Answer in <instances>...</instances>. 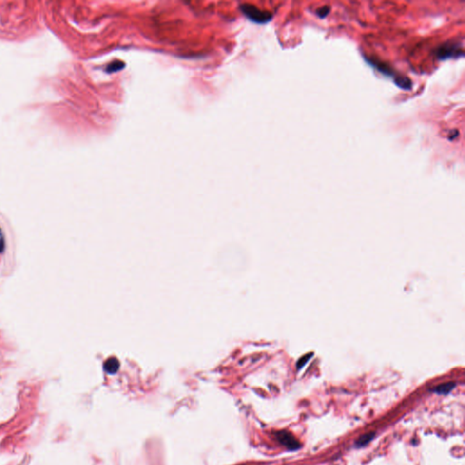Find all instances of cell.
<instances>
[{
  "mask_svg": "<svg viewBox=\"0 0 465 465\" xmlns=\"http://www.w3.org/2000/svg\"><path fill=\"white\" fill-rule=\"evenodd\" d=\"M366 60L369 65H371L372 67L376 68L381 73L386 75L389 78H392L395 85L397 87L402 88V89H405V90H411L412 89V81L409 79L408 78H406V77L397 76V74L395 73L388 65H386V64L379 61V60L372 59V58H366Z\"/></svg>",
  "mask_w": 465,
  "mask_h": 465,
  "instance_id": "6da1fadb",
  "label": "cell"
},
{
  "mask_svg": "<svg viewBox=\"0 0 465 465\" xmlns=\"http://www.w3.org/2000/svg\"><path fill=\"white\" fill-rule=\"evenodd\" d=\"M437 58L446 60L448 58H458L464 57L465 53L459 43H446L439 47L436 51Z\"/></svg>",
  "mask_w": 465,
  "mask_h": 465,
  "instance_id": "7a4b0ae2",
  "label": "cell"
},
{
  "mask_svg": "<svg viewBox=\"0 0 465 465\" xmlns=\"http://www.w3.org/2000/svg\"><path fill=\"white\" fill-rule=\"evenodd\" d=\"M241 9L249 19L255 23L264 24L272 19V15L270 12L260 10L259 8L251 5H242Z\"/></svg>",
  "mask_w": 465,
  "mask_h": 465,
  "instance_id": "3957f363",
  "label": "cell"
},
{
  "mask_svg": "<svg viewBox=\"0 0 465 465\" xmlns=\"http://www.w3.org/2000/svg\"><path fill=\"white\" fill-rule=\"evenodd\" d=\"M274 436L280 444L289 451H298L302 448V444L300 443L299 440H297L291 432L286 430L274 432Z\"/></svg>",
  "mask_w": 465,
  "mask_h": 465,
  "instance_id": "277c9868",
  "label": "cell"
},
{
  "mask_svg": "<svg viewBox=\"0 0 465 465\" xmlns=\"http://www.w3.org/2000/svg\"><path fill=\"white\" fill-rule=\"evenodd\" d=\"M455 387H456V383L447 382V383L439 385L438 386L434 387L433 389H432V392L440 394V395H447V394H449L450 392H452Z\"/></svg>",
  "mask_w": 465,
  "mask_h": 465,
  "instance_id": "5b68a950",
  "label": "cell"
},
{
  "mask_svg": "<svg viewBox=\"0 0 465 465\" xmlns=\"http://www.w3.org/2000/svg\"><path fill=\"white\" fill-rule=\"evenodd\" d=\"M375 437V432H367L366 434H363L355 441V447L356 448H363L367 446L371 441Z\"/></svg>",
  "mask_w": 465,
  "mask_h": 465,
  "instance_id": "8992f818",
  "label": "cell"
},
{
  "mask_svg": "<svg viewBox=\"0 0 465 465\" xmlns=\"http://www.w3.org/2000/svg\"><path fill=\"white\" fill-rule=\"evenodd\" d=\"M104 369L106 372L113 374L118 371L119 369V362L116 358L107 359L104 364Z\"/></svg>",
  "mask_w": 465,
  "mask_h": 465,
  "instance_id": "52a82bcc",
  "label": "cell"
},
{
  "mask_svg": "<svg viewBox=\"0 0 465 465\" xmlns=\"http://www.w3.org/2000/svg\"><path fill=\"white\" fill-rule=\"evenodd\" d=\"M330 11H331L330 7H321L316 10V15L317 17H319L320 19H325L329 15Z\"/></svg>",
  "mask_w": 465,
  "mask_h": 465,
  "instance_id": "ba28073f",
  "label": "cell"
},
{
  "mask_svg": "<svg viewBox=\"0 0 465 465\" xmlns=\"http://www.w3.org/2000/svg\"><path fill=\"white\" fill-rule=\"evenodd\" d=\"M124 66H125V64H124L123 62H121V61H116V62H114L113 64H111V65L109 66V67H108V71H109V72L118 71L121 68H123Z\"/></svg>",
  "mask_w": 465,
  "mask_h": 465,
  "instance_id": "9c48e42d",
  "label": "cell"
},
{
  "mask_svg": "<svg viewBox=\"0 0 465 465\" xmlns=\"http://www.w3.org/2000/svg\"><path fill=\"white\" fill-rule=\"evenodd\" d=\"M312 356V353H310V354H308V355H306V356H305V357H303V358L301 359L299 362L297 363V369H301V368H303L304 366L306 365V363L309 361V359L311 358Z\"/></svg>",
  "mask_w": 465,
  "mask_h": 465,
  "instance_id": "30bf717a",
  "label": "cell"
}]
</instances>
